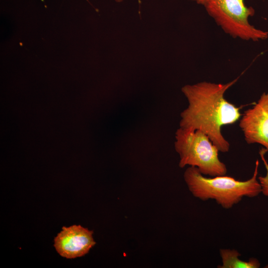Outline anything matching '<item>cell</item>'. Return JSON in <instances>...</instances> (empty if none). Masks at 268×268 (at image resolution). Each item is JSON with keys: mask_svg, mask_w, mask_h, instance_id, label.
<instances>
[{"mask_svg": "<svg viewBox=\"0 0 268 268\" xmlns=\"http://www.w3.org/2000/svg\"><path fill=\"white\" fill-rule=\"evenodd\" d=\"M190 0L196 1L197 2V1H198V0Z\"/></svg>", "mask_w": 268, "mask_h": 268, "instance_id": "8fae6325", "label": "cell"}, {"mask_svg": "<svg viewBox=\"0 0 268 268\" xmlns=\"http://www.w3.org/2000/svg\"><path fill=\"white\" fill-rule=\"evenodd\" d=\"M267 152V150L264 147H262L259 151L260 157L266 169V174L264 176L258 177V179L261 186L262 193L265 196L268 197V162L265 156Z\"/></svg>", "mask_w": 268, "mask_h": 268, "instance_id": "ba28073f", "label": "cell"}, {"mask_svg": "<svg viewBox=\"0 0 268 268\" xmlns=\"http://www.w3.org/2000/svg\"><path fill=\"white\" fill-rule=\"evenodd\" d=\"M93 231L80 225L64 226L54 238V246L62 257L74 259L87 254L96 244Z\"/></svg>", "mask_w": 268, "mask_h": 268, "instance_id": "8992f818", "label": "cell"}, {"mask_svg": "<svg viewBox=\"0 0 268 268\" xmlns=\"http://www.w3.org/2000/svg\"><path fill=\"white\" fill-rule=\"evenodd\" d=\"M220 254L222 265L219 266L221 268H258L260 267L259 262L255 258H251L245 262L239 259L241 254L235 250L221 249Z\"/></svg>", "mask_w": 268, "mask_h": 268, "instance_id": "52a82bcc", "label": "cell"}, {"mask_svg": "<svg viewBox=\"0 0 268 268\" xmlns=\"http://www.w3.org/2000/svg\"><path fill=\"white\" fill-rule=\"evenodd\" d=\"M239 126L247 143H258L268 152V92L242 115Z\"/></svg>", "mask_w": 268, "mask_h": 268, "instance_id": "5b68a950", "label": "cell"}, {"mask_svg": "<svg viewBox=\"0 0 268 268\" xmlns=\"http://www.w3.org/2000/svg\"><path fill=\"white\" fill-rule=\"evenodd\" d=\"M206 0H198L197 1V2L199 4H203V3L205 2Z\"/></svg>", "mask_w": 268, "mask_h": 268, "instance_id": "9c48e42d", "label": "cell"}, {"mask_svg": "<svg viewBox=\"0 0 268 268\" xmlns=\"http://www.w3.org/2000/svg\"><path fill=\"white\" fill-rule=\"evenodd\" d=\"M175 139L180 167H196L202 175L212 177L227 173L226 165L219 159L218 149L203 132L180 127L176 132Z\"/></svg>", "mask_w": 268, "mask_h": 268, "instance_id": "3957f363", "label": "cell"}, {"mask_svg": "<svg viewBox=\"0 0 268 268\" xmlns=\"http://www.w3.org/2000/svg\"><path fill=\"white\" fill-rule=\"evenodd\" d=\"M259 161L256 160L252 177L241 181L225 175L207 178L196 167L190 166L185 171L184 177L190 191L201 200H215L225 208L238 203L243 197H255L262 193L258 179Z\"/></svg>", "mask_w": 268, "mask_h": 268, "instance_id": "7a4b0ae2", "label": "cell"}, {"mask_svg": "<svg viewBox=\"0 0 268 268\" xmlns=\"http://www.w3.org/2000/svg\"><path fill=\"white\" fill-rule=\"evenodd\" d=\"M202 5L216 24L233 38L253 41L268 38V31L250 24L248 19L255 10L246 6L244 0H206Z\"/></svg>", "mask_w": 268, "mask_h": 268, "instance_id": "277c9868", "label": "cell"}, {"mask_svg": "<svg viewBox=\"0 0 268 268\" xmlns=\"http://www.w3.org/2000/svg\"><path fill=\"white\" fill-rule=\"evenodd\" d=\"M123 0H115V1L116 2H122L123 1Z\"/></svg>", "mask_w": 268, "mask_h": 268, "instance_id": "30bf717a", "label": "cell"}, {"mask_svg": "<svg viewBox=\"0 0 268 268\" xmlns=\"http://www.w3.org/2000/svg\"><path fill=\"white\" fill-rule=\"evenodd\" d=\"M238 79L226 83L202 81L184 86L182 91L189 105L181 113L180 127L201 131L219 151H228L230 144L223 136L221 127L233 124L240 119L241 107L228 101L224 94Z\"/></svg>", "mask_w": 268, "mask_h": 268, "instance_id": "6da1fadb", "label": "cell"}]
</instances>
